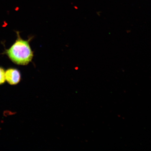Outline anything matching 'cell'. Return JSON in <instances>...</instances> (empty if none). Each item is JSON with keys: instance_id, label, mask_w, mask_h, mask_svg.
I'll list each match as a JSON object with an SVG mask.
<instances>
[{"instance_id": "cell-1", "label": "cell", "mask_w": 151, "mask_h": 151, "mask_svg": "<svg viewBox=\"0 0 151 151\" xmlns=\"http://www.w3.org/2000/svg\"><path fill=\"white\" fill-rule=\"evenodd\" d=\"M6 53L13 62L19 65H28L33 57L29 41L24 40L19 36L14 44L7 50Z\"/></svg>"}, {"instance_id": "cell-2", "label": "cell", "mask_w": 151, "mask_h": 151, "mask_svg": "<svg viewBox=\"0 0 151 151\" xmlns=\"http://www.w3.org/2000/svg\"><path fill=\"white\" fill-rule=\"evenodd\" d=\"M5 78L6 80L9 84L16 85L20 81V73L17 69H9L5 72Z\"/></svg>"}, {"instance_id": "cell-3", "label": "cell", "mask_w": 151, "mask_h": 151, "mask_svg": "<svg viewBox=\"0 0 151 151\" xmlns=\"http://www.w3.org/2000/svg\"><path fill=\"white\" fill-rule=\"evenodd\" d=\"M5 81V72L4 69L0 67V85L4 83Z\"/></svg>"}]
</instances>
